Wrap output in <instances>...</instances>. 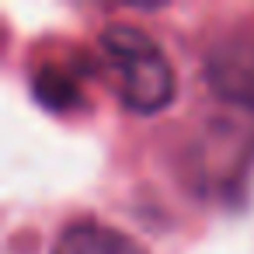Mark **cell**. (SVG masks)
<instances>
[{"mask_svg": "<svg viewBox=\"0 0 254 254\" xmlns=\"http://www.w3.org/2000/svg\"><path fill=\"white\" fill-rule=\"evenodd\" d=\"M101 56L115 80V91L132 112H160L174 98V70L160 46L132 25H112L101 35Z\"/></svg>", "mask_w": 254, "mask_h": 254, "instance_id": "cell-1", "label": "cell"}, {"mask_svg": "<svg viewBox=\"0 0 254 254\" xmlns=\"http://www.w3.org/2000/svg\"><path fill=\"white\" fill-rule=\"evenodd\" d=\"M212 91L254 112V28L233 32L209 56Z\"/></svg>", "mask_w": 254, "mask_h": 254, "instance_id": "cell-2", "label": "cell"}, {"mask_svg": "<svg viewBox=\"0 0 254 254\" xmlns=\"http://www.w3.org/2000/svg\"><path fill=\"white\" fill-rule=\"evenodd\" d=\"M53 254H146V251L122 230H112L98 219H77L56 237Z\"/></svg>", "mask_w": 254, "mask_h": 254, "instance_id": "cell-3", "label": "cell"}]
</instances>
